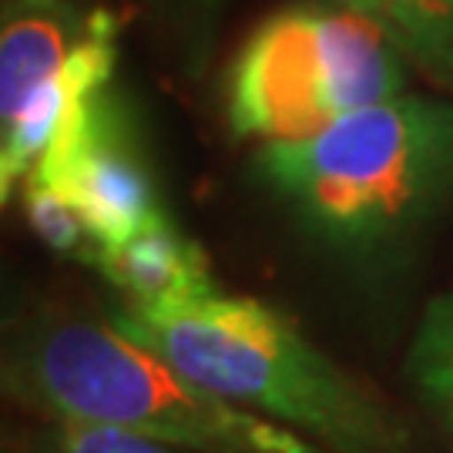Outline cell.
Segmentation results:
<instances>
[{"label": "cell", "mask_w": 453, "mask_h": 453, "mask_svg": "<svg viewBox=\"0 0 453 453\" xmlns=\"http://www.w3.org/2000/svg\"><path fill=\"white\" fill-rule=\"evenodd\" d=\"M252 175L326 259L393 282L453 228V101L410 88L316 134L256 145Z\"/></svg>", "instance_id": "obj_1"}, {"label": "cell", "mask_w": 453, "mask_h": 453, "mask_svg": "<svg viewBox=\"0 0 453 453\" xmlns=\"http://www.w3.org/2000/svg\"><path fill=\"white\" fill-rule=\"evenodd\" d=\"M0 389L31 420L108 426L188 453H329L195 383L104 309L50 299L7 309Z\"/></svg>", "instance_id": "obj_2"}, {"label": "cell", "mask_w": 453, "mask_h": 453, "mask_svg": "<svg viewBox=\"0 0 453 453\" xmlns=\"http://www.w3.org/2000/svg\"><path fill=\"white\" fill-rule=\"evenodd\" d=\"M104 316L195 383L323 450L417 453L403 413L265 299L222 289L168 309L114 303Z\"/></svg>", "instance_id": "obj_3"}, {"label": "cell", "mask_w": 453, "mask_h": 453, "mask_svg": "<svg viewBox=\"0 0 453 453\" xmlns=\"http://www.w3.org/2000/svg\"><path fill=\"white\" fill-rule=\"evenodd\" d=\"M413 88V71L366 17L340 0L269 14L232 54L226 125L239 142H296Z\"/></svg>", "instance_id": "obj_4"}, {"label": "cell", "mask_w": 453, "mask_h": 453, "mask_svg": "<svg viewBox=\"0 0 453 453\" xmlns=\"http://www.w3.org/2000/svg\"><path fill=\"white\" fill-rule=\"evenodd\" d=\"M108 14L114 11L104 0L0 4V128L31 108Z\"/></svg>", "instance_id": "obj_5"}, {"label": "cell", "mask_w": 453, "mask_h": 453, "mask_svg": "<svg viewBox=\"0 0 453 453\" xmlns=\"http://www.w3.org/2000/svg\"><path fill=\"white\" fill-rule=\"evenodd\" d=\"M121 292V303L142 309H168L222 292L209 256L168 215L118 245H104L88 265Z\"/></svg>", "instance_id": "obj_6"}, {"label": "cell", "mask_w": 453, "mask_h": 453, "mask_svg": "<svg viewBox=\"0 0 453 453\" xmlns=\"http://www.w3.org/2000/svg\"><path fill=\"white\" fill-rule=\"evenodd\" d=\"M366 17L430 91L453 101V0H340Z\"/></svg>", "instance_id": "obj_7"}, {"label": "cell", "mask_w": 453, "mask_h": 453, "mask_svg": "<svg viewBox=\"0 0 453 453\" xmlns=\"http://www.w3.org/2000/svg\"><path fill=\"white\" fill-rule=\"evenodd\" d=\"M185 74L205 71L228 0H134Z\"/></svg>", "instance_id": "obj_8"}, {"label": "cell", "mask_w": 453, "mask_h": 453, "mask_svg": "<svg viewBox=\"0 0 453 453\" xmlns=\"http://www.w3.org/2000/svg\"><path fill=\"white\" fill-rule=\"evenodd\" d=\"M4 453H188L168 447L158 440H145L108 430V426H88V423H58V420H24L4 434Z\"/></svg>", "instance_id": "obj_9"}, {"label": "cell", "mask_w": 453, "mask_h": 453, "mask_svg": "<svg viewBox=\"0 0 453 453\" xmlns=\"http://www.w3.org/2000/svg\"><path fill=\"white\" fill-rule=\"evenodd\" d=\"M17 192L24 198V211H27L34 235L48 245L50 252L91 265L97 242L84 222V215L67 195L54 192L48 185H37V181H24Z\"/></svg>", "instance_id": "obj_10"}, {"label": "cell", "mask_w": 453, "mask_h": 453, "mask_svg": "<svg viewBox=\"0 0 453 453\" xmlns=\"http://www.w3.org/2000/svg\"><path fill=\"white\" fill-rule=\"evenodd\" d=\"M406 383L453 372V282L423 306L403 359Z\"/></svg>", "instance_id": "obj_11"}, {"label": "cell", "mask_w": 453, "mask_h": 453, "mask_svg": "<svg viewBox=\"0 0 453 453\" xmlns=\"http://www.w3.org/2000/svg\"><path fill=\"white\" fill-rule=\"evenodd\" d=\"M410 389L417 393V400L423 403V410L440 423V430H443L453 443V372H447V376L410 380Z\"/></svg>", "instance_id": "obj_12"}]
</instances>
